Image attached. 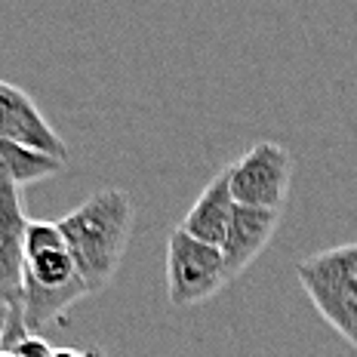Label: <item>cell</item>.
<instances>
[{
	"label": "cell",
	"instance_id": "obj_8",
	"mask_svg": "<svg viewBox=\"0 0 357 357\" xmlns=\"http://www.w3.org/2000/svg\"><path fill=\"white\" fill-rule=\"evenodd\" d=\"M28 225H31V219L22 206V188L0 185V289L10 299H22Z\"/></svg>",
	"mask_w": 357,
	"mask_h": 357
},
{
	"label": "cell",
	"instance_id": "obj_14",
	"mask_svg": "<svg viewBox=\"0 0 357 357\" xmlns=\"http://www.w3.org/2000/svg\"><path fill=\"white\" fill-rule=\"evenodd\" d=\"M86 357H111L108 351H102L99 345H93V348H86Z\"/></svg>",
	"mask_w": 357,
	"mask_h": 357
},
{
	"label": "cell",
	"instance_id": "obj_7",
	"mask_svg": "<svg viewBox=\"0 0 357 357\" xmlns=\"http://www.w3.org/2000/svg\"><path fill=\"white\" fill-rule=\"evenodd\" d=\"M278 225H280L278 210H259V206H243V204L234 206L231 222H228V231L219 243L228 280H234L237 274H243L259 256H262V250L274 237Z\"/></svg>",
	"mask_w": 357,
	"mask_h": 357
},
{
	"label": "cell",
	"instance_id": "obj_13",
	"mask_svg": "<svg viewBox=\"0 0 357 357\" xmlns=\"http://www.w3.org/2000/svg\"><path fill=\"white\" fill-rule=\"evenodd\" d=\"M6 321H10V305L0 302V336H3V330H6Z\"/></svg>",
	"mask_w": 357,
	"mask_h": 357
},
{
	"label": "cell",
	"instance_id": "obj_11",
	"mask_svg": "<svg viewBox=\"0 0 357 357\" xmlns=\"http://www.w3.org/2000/svg\"><path fill=\"white\" fill-rule=\"evenodd\" d=\"M10 351H16L19 357H53L56 348L50 345L40 333H28V336H22L19 342H13Z\"/></svg>",
	"mask_w": 357,
	"mask_h": 357
},
{
	"label": "cell",
	"instance_id": "obj_6",
	"mask_svg": "<svg viewBox=\"0 0 357 357\" xmlns=\"http://www.w3.org/2000/svg\"><path fill=\"white\" fill-rule=\"evenodd\" d=\"M0 139H10L34 151L53 154L59 160H68V145L40 114L34 99L16 84L0 80Z\"/></svg>",
	"mask_w": 357,
	"mask_h": 357
},
{
	"label": "cell",
	"instance_id": "obj_5",
	"mask_svg": "<svg viewBox=\"0 0 357 357\" xmlns=\"http://www.w3.org/2000/svg\"><path fill=\"white\" fill-rule=\"evenodd\" d=\"M225 173L234 204L284 213L293 178V154L284 145L256 142L241 160L225 167Z\"/></svg>",
	"mask_w": 357,
	"mask_h": 357
},
{
	"label": "cell",
	"instance_id": "obj_12",
	"mask_svg": "<svg viewBox=\"0 0 357 357\" xmlns=\"http://www.w3.org/2000/svg\"><path fill=\"white\" fill-rule=\"evenodd\" d=\"M53 357H86V351H77V348H56Z\"/></svg>",
	"mask_w": 357,
	"mask_h": 357
},
{
	"label": "cell",
	"instance_id": "obj_15",
	"mask_svg": "<svg viewBox=\"0 0 357 357\" xmlns=\"http://www.w3.org/2000/svg\"><path fill=\"white\" fill-rule=\"evenodd\" d=\"M0 302H6V305H13V302H19V299H10V296L3 293V289H0Z\"/></svg>",
	"mask_w": 357,
	"mask_h": 357
},
{
	"label": "cell",
	"instance_id": "obj_9",
	"mask_svg": "<svg viewBox=\"0 0 357 357\" xmlns=\"http://www.w3.org/2000/svg\"><path fill=\"white\" fill-rule=\"evenodd\" d=\"M234 206L237 204L231 197V188H228V173L222 169V173L200 191L195 206L185 213V219L178 222V231H185L188 237H195V241L210 243V247H219L222 237L228 231Z\"/></svg>",
	"mask_w": 357,
	"mask_h": 357
},
{
	"label": "cell",
	"instance_id": "obj_3",
	"mask_svg": "<svg viewBox=\"0 0 357 357\" xmlns=\"http://www.w3.org/2000/svg\"><path fill=\"white\" fill-rule=\"evenodd\" d=\"M89 289L74 268L68 250L25 252L22 271V324L28 333H40L43 326L62 321L71 305L86 299Z\"/></svg>",
	"mask_w": 357,
	"mask_h": 357
},
{
	"label": "cell",
	"instance_id": "obj_4",
	"mask_svg": "<svg viewBox=\"0 0 357 357\" xmlns=\"http://www.w3.org/2000/svg\"><path fill=\"white\" fill-rule=\"evenodd\" d=\"M228 284L222 250L195 241L185 231L169 234L167 241V296L176 308H195L210 302Z\"/></svg>",
	"mask_w": 357,
	"mask_h": 357
},
{
	"label": "cell",
	"instance_id": "obj_1",
	"mask_svg": "<svg viewBox=\"0 0 357 357\" xmlns=\"http://www.w3.org/2000/svg\"><path fill=\"white\" fill-rule=\"evenodd\" d=\"M132 222H136V204L123 188L96 191L77 210L59 219L65 250L74 259V268L84 278L89 296L102 293L114 280L130 247Z\"/></svg>",
	"mask_w": 357,
	"mask_h": 357
},
{
	"label": "cell",
	"instance_id": "obj_2",
	"mask_svg": "<svg viewBox=\"0 0 357 357\" xmlns=\"http://www.w3.org/2000/svg\"><path fill=\"white\" fill-rule=\"evenodd\" d=\"M296 278L317 314L357 348V243H339L302 259Z\"/></svg>",
	"mask_w": 357,
	"mask_h": 357
},
{
	"label": "cell",
	"instance_id": "obj_16",
	"mask_svg": "<svg viewBox=\"0 0 357 357\" xmlns=\"http://www.w3.org/2000/svg\"><path fill=\"white\" fill-rule=\"evenodd\" d=\"M0 357H19L16 351H10V348H0Z\"/></svg>",
	"mask_w": 357,
	"mask_h": 357
},
{
	"label": "cell",
	"instance_id": "obj_10",
	"mask_svg": "<svg viewBox=\"0 0 357 357\" xmlns=\"http://www.w3.org/2000/svg\"><path fill=\"white\" fill-rule=\"evenodd\" d=\"M65 163L68 160H59L53 154H43L19 142H10V139H0V185L25 188L31 182L62 173Z\"/></svg>",
	"mask_w": 357,
	"mask_h": 357
}]
</instances>
